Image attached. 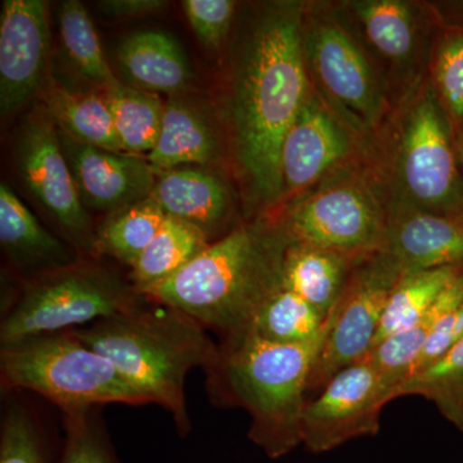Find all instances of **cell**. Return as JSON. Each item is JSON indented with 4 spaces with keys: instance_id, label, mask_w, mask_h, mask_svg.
<instances>
[{
    "instance_id": "obj_38",
    "label": "cell",
    "mask_w": 463,
    "mask_h": 463,
    "mask_svg": "<svg viewBox=\"0 0 463 463\" xmlns=\"http://www.w3.org/2000/svg\"><path fill=\"white\" fill-rule=\"evenodd\" d=\"M443 18L449 30H463V2H453L443 5Z\"/></svg>"
},
{
    "instance_id": "obj_12",
    "label": "cell",
    "mask_w": 463,
    "mask_h": 463,
    "mask_svg": "<svg viewBox=\"0 0 463 463\" xmlns=\"http://www.w3.org/2000/svg\"><path fill=\"white\" fill-rule=\"evenodd\" d=\"M303 51L323 93L347 123L373 127L383 111V94L364 52L340 24L312 14L303 24Z\"/></svg>"
},
{
    "instance_id": "obj_8",
    "label": "cell",
    "mask_w": 463,
    "mask_h": 463,
    "mask_svg": "<svg viewBox=\"0 0 463 463\" xmlns=\"http://www.w3.org/2000/svg\"><path fill=\"white\" fill-rule=\"evenodd\" d=\"M401 172L405 190L426 212L463 216L456 136L432 87L422 91L405 118Z\"/></svg>"
},
{
    "instance_id": "obj_26",
    "label": "cell",
    "mask_w": 463,
    "mask_h": 463,
    "mask_svg": "<svg viewBox=\"0 0 463 463\" xmlns=\"http://www.w3.org/2000/svg\"><path fill=\"white\" fill-rule=\"evenodd\" d=\"M166 216L151 196L112 213L96 232V255H108L132 268Z\"/></svg>"
},
{
    "instance_id": "obj_33",
    "label": "cell",
    "mask_w": 463,
    "mask_h": 463,
    "mask_svg": "<svg viewBox=\"0 0 463 463\" xmlns=\"http://www.w3.org/2000/svg\"><path fill=\"white\" fill-rule=\"evenodd\" d=\"M0 463H43L35 426L26 411L17 404L8 405L3 414Z\"/></svg>"
},
{
    "instance_id": "obj_37",
    "label": "cell",
    "mask_w": 463,
    "mask_h": 463,
    "mask_svg": "<svg viewBox=\"0 0 463 463\" xmlns=\"http://www.w3.org/2000/svg\"><path fill=\"white\" fill-rule=\"evenodd\" d=\"M166 5L163 0H106L99 3L100 9L111 17H142L157 14Z\"/></svg>"
},
{
    "instance_id": "obj_13",
    "label": "cell",
    "mask_w": 463,
    "mask_h": 463,
    "mask_svg": "<svg viewBox=\"0 0 463 463\" xmlns=\"http://www.w3.org/2000/svg\"><path fill=\"white\" fill-rule=\"evenodd\" d=\"M50 16L43 0H5L0 14V111L14 115L44 83Z\"/></svg>"
},
{
    "instance_id": "obj_7",
    "label": "cell",
    "mask_w": 463,
    "mask_h": 463,
    "mask_svg": "<svg viewBox=\"0 0 463 463\" xmlns=\"http://www.w3.org/2000/svg\"><path fill=\"white\" fill-rule=\"evenodd\" d=\"M403 270L389 252L364 259L355 268L339 303L326 319L325 337L307 385L315 395L344 368L373 349L383 312Z\"/></svg>"
},
{
    "instance_id": "obj_22",
    "label": "cell",
    "mask_w": 463,
    "mask_h": 463,
    "mask_svg": "<svg viewBox=\"0 0 463 463\" xmlns=\"http://www.w3.org/2000/svg\"><path fill=\"white\" fill-rule=\"evenodd\" d=\"M216 141L206 121L178 99L165 103L160 136L147 161L155 172L206 165L216 156Z\"/></svg>"
},
{
    "instance_id": "obj_23",
    "label": "cell",
    "mask_w": 463,
    "mask_h": 463,
    "mask_svg": "<svg viewBox=\"0 0 463 463\" xmlns=\"http://www.w3.org/2000/svg\"><path fill=\"white\" fill-rule=\"evenodd\" d=\"M205 232L183 219L167 215L155 239L130 268L137 291L172 279L210 245Z\"/></svg>"
},
{
    "instance_id": "obj_39",
    "label": "cell",
    "mask_w": 463,
    "mask_h": 463,
    "mask_svg": "<svg viewBox=\"0 0 463 463\" xmlns=\"http://www.w3.org/2000/svg\"><path fill=\"white\" fill-rule=\"evenodd\" d=\"M457 154H458L459 170H461L462 194H463V125L456 133Z\"/></svg>"
},
{
    "instance_id": "obj_24",
    "label": "cell",
    "mask_w": 463,
    "mask_h": 463,
    "mask_svg": "<svg viewBox=\"0 0 463 463\" xmlns=\"http://www.w3.org/2000/svg\"><path fill=\"white\" fill-rule=\"evenodd\" d=\"M462 304L463 269L441 292L437 303L419 325L380 341L365 355V359L397 389V395L405 381L412 376L417 359L435 323Z\"/></svg>"
},
{
    "instance_id": "obj_31",
    "label": "cell",
    "mask_w": 463,
    "mask_h": 463,
    "mask_svg": "<svg viewBox=\"0 0 463 463\" xmlns=\"http://www.w3.org/2000/svg\"><path fill=\"white\" fill-rule=\"evenodd\" d=\"M58 20L63 48L80 75L102 91L120 83L109 69L99 35L83 3L78 0L63 2Z\"/></svg>"
},
{
    "instance_id": "obj_15",
    "label": "cell",
    "mask_w": 463,
    "mask_h": 463,
    "mask_svg": "<svg viewBox=\"0 0 463 463\" xmlns=\"http://www.w3.org/2000/svg\"><path fill=\"white\" fill-rule=\"evenodd\" d=\"M349 137L339 121L310 94L283 139V192L315 183L349 152Z\"/></svg>"
},
{
    "instance_id": "obj_29",
    "label": "cell",
    "mask_w": 463,
    "mask_h": 463,
    "mask_svg": "<svg viewBox=\"0 0 463 463\" xmlns=\"http://www.w3.org/2000/svg\"><path fill=\"white\" fill-rule=\"evenodd\" d=\"M364 26L368 41L383 56L405 62L416 45V24L412 8L399 0H364L350 3Z\"/></svg>"
},
{
    "instance_id": "obj_3",
    "label": "cell",
    "mask_w": 463,
    "mask_h": 463,
    "mask_svg": "<svg viewBox=\"0 0 463 463\" xmlns=\"http://www.w3.org/2000/svg\"><path fill=\"white\" fill-rule=\"evenodd\" d=\"M70 332L106 356L149 403L165 408L179 434L191 430L185 379L194 368L209 373L221 358L203 325L145 297L127 312Z\"/></svg>"
},
{
    "instance_id": "obj_18",
    "label": "cell",
    "mask_w": 463,
    "mask_h": 463,
    "mask_svg": "<svg viewBox=\"0 0 463 463\" xmlns=\"http://www.w3.org/2000/svg\"><path fill=\"white\" fill-rule=\"evenodd\" d=\"M151 197L166 215L196 225L209 239L219 233L230 215L227 185L205 170L179 167L161 173Z\"/></svg>"
},
{
    "instance_id": "obj_20",
    "label": "cell",
    "mask_w": 463,
    "mask_h": 463,
    "mask_svg": "<svg viewBox=\"0 0 463 463\" xmlns=\"http://www.w3.org/2000/svg\"><path fill=\"white\" fill-rule=\"evenodd\" d=\"M118 60L124 75L149 93L174 96L184 90L192 79L182 45L164 32L133 33L121 43Z\"/></svg>"
},
{
    "instance_id": "obj_21",
    "label": "cell",
    "mask_w": 463,
    "mask_h": 463,
    "mask_svg": "<svg viewBox=\"0 0 463 463\" xmlns=\"http://www.w3.org/2000/svg\"><path fill=\"white\" fill-rule=\"evenodd\" d=\"M42 99L58 129L94 147L123 152L105 91L72 90L52 80Z\"/></svg>"
},
{
    "instance_id": "obj_2",
    "label": "cell",
    "mask_w": 463,
    "mask_h": 463,
    "mask_svg": "<svg viewBox=\"0 0 463 463\" xmlns=\"http://www.w3.org/2000/svg\"><path fill=\"white\" fill-rule=\"evenodd\" d=\"M289 242L279 221L241 224L210 243L181 272L141 294L225 337L243 334L265 301L282 288Z\"/></svg>"
},
{
    "instance_id": "obj_35",
    "label": "cell",
    "mask_w": 463,
    "mask_h": 463,
    "mask_svg": "<svg viewBox=\"0 0 463 463\" xmlns=\"http://www.w3.org/2000/svg\"><path fill=\"white\" fill-rule=\"evenodd\" d=\"M183 9L199 41L207 48H218L230 32L236 3L231 0H185Z\"/></svg>"
},
{
    "instance_id": "obj_19",
    "label": "cell",
    "mask_w": 463,
    "mask_h": 463,
    "mask_svg": "<svg viewBox=\"0 0 463 463\" xmlns=\"http://www.w3.org/2000/svg\"><path fill=\"white\" fill-rule=\"evenodd\" d=\"M362 260L330 250L289 242L283 257L282 288L306 300L327 319Z\"/></svg>"
},
{
    "instance_id": "obj_27",
    "label": "cell",
    "mask_w": 463,
    "mask_h": 463,
    "mask_svg": "<svg viewBox=\"0 0 463 463\" xmlns=\"http://www.w3.org/2000/svg\"><path fill=\"white\" fill-rule=\"evenodd\" d=\"M116 136L125 154H149L156 145L165 103L157 94L121 83L105 91Z\"/></svg>"
},
{
    "instance_id": "obj_14",
    "label": "cell",
    "mask_w": 463,
    "mask_h": 463,
    "mask_svg": "<svg viewBox=\"0 0 463 463\" xmlns=\"http://www.w3.org/2000/svg\"><path fill=\"white\" fill-rule=\"evenodd\" d=\"M58 136L84 206L112 214L151 196L156 179L148 161L79 142L61 129Z\"/></svg>"
},
{
    "instance_id": "obj_17",
    "label": "cell",
    "mask_w": 463,
    "mask_h": 463,
    "mask_svg": "<svg viewBox=\"0 0 463 463\" xmlns=\"http://www.w3.org/2000/svg\"><path fill=\"white\" fill-rule=\"evenodd\" d=\"M0 242L14 267L35 279L76 263L65 243L39 223L5 183L0 184Z\"/></svg>"
},
{
    "instance_id": "obj_34",
    "label": "cell",
    "mask_w": 463,
    "mask_h": 463,
    "mask_svg": "<svg viewBox=\"0 0 463 463\" xmlns=\"http://www.w3.org/2000/svg\"><path fill=\"white\" fill-rule=\"evenodd\" d=\"M61 463H114L108 443L88 411L66 413V440Z\"/></svg>"
},
{
    "instance_id": "obj_16",
    "label": "cell",
    "mask_w": 463,
    "mask_h": 463,
    "mask_svg": "<svg viewBox=\"0 0 463 463\" xmlns=\"http://www.w3.org/2000/svg\"><path fill=\"white\" fill-rule=\"evenodd\" d=\"M383 251L403 273L463 267V216L421 210L388 219Z\"/></svg>"
},
{
    "instance_id": "obj_11",
    "label": "cell",
    "mask_w": 463,
    "mask_h": 463,
    "mask_svg": "<svg viewBox=\"0 0 463 463\" xmlns=\"http://www.w3.org/2000/svg\"><path fill=\"white\" fill-rule=\"evenodd\" d=\"M16 160L18 173L27 190L72 245L96 255V232L91 230L90 219L63 154L56 124L47 112H33L21 124Z\"/></svg>"
},
{
    "instance_id": "obj_10",
    "label": "cell",
    "mask_w": 463,
    "mask_h": 463,
    "mask_svg": "<svg viewBox=\"0 0 463 463\" xmlns=\"http://www.w3.org/2000/svg\"><path fill=\"white\" fill-rule=\"evenodd\" d=\"M397 392L367 359L344 368L313 398L301 419V444L326 453L354 439L376 437L383 407Z\"/></svg>"
},
{
    "instance_id": "obj_4",
    "label": "cell",
    "mask_w": 463,
    "mask_h": 463,
    "mask_svg": "<svg viewBox=\"0 0 463 463\" xmlns=\"http://www.w3.org/2000/svg\"><path fill=\"white\" fill-rule=\"evenodd\" d=\"M325 331L312 343L286 345L246 331L225 337L218 364L206 373L213 397L248 411L250 440L270 458L301 444L307 385Z\"/></svg>"
},
{
    "instance_id": "obj_28",
    "label": "cell",
    "mask_w": 463,
    "mask_h": 463,
    "mask_svg": "<svg viewBox=\"0 0 463 463\" xmlns=\"http://www.w3.org/2000/svg\"><path fill=\"white\" fill-rule=\"evenodd\" d=\"M325 327L318 310L282 288L265 301L248 331L270 343L297 345L318 339Z\"/></svg>"
},
{
    "instance_id": "obj_5",
    "label": "cell",
    "mask_w": 463,
    "mask_h": 463,
    "mask_svg": "<svg viewBox=\"0 0 463 463\" xmlns=\"http://www.w3.org/2000/svg\"><path fill=\"white\" fill-rule=\"evenodd\" d=\"M0 373L3 386L36 392L65 413L99 404L149 403L106 356L70 331L2 345Z\"/></svg>"
},
{
    "instance_id": "obj_36",
    "label": "cell",
    "mask_w": 463,
    "mask_h": 463,
    "mask_svg": "<svg viewBox=\"0 0 463 463\" xmlns=\"http://www.w3.org/2000/svg\"><path fill=\"white\" fill-rule=\"evenodd\" d=\"M463 340V304L438 319L417 359L414 373L446 355Z\"/></svg>"
},
{
    "instance_id": "obj_6",
    "label": "cell",
    "mask_w": 463,
    "mask_h": 463,
    "mask_svg": "<svg viewBox=\"0 0 463 463\" xmlns=\"http://www.w3.org/2000/svg\"><path fill=\"white\" fill-rule=\"evenodd\" d=\"M143 295L116 274L74 263L33 279L3 318L0 343L87 327L138 306Z\"/></svg>"
},
{
    "instance_id": "obj_30",
    "label": "cell",
    "mask_w": 463,
    "mask_h": 463,
    "mask_svg": "<svg viewBox=\"0 0 463 463\" xmlns=\"http://www.w3.org/2000/svg\"><path fill=\"white\" fill-rule=\"evenodd\" d=\"M411 395L431 402L448 422L463 432V340L405 381L398 398Z\"/></svg>"
},
{
    "instance_id": "obj_9",
    "label": "cell",
    "mask_w": 463,
    "mask_h": 463,
    "mask_svg": "<svg viewBox=\"0 0 463 463\" xmlns=\"http://www.w3.org/2000/svg\"><path fill=\"white\" fill-rule=\"evenodd\" d=\"M291 242L364 259L383 251L388 216L367 187L340 182L295 203L281 219Z\"/></svg>"
},
{
    "instance_id": "obj_32",
    "label": "cell",
    "mask_w": 463,
    "mask_h": 463,
    "mask_svg": "<svg viewBox=\"0 0 463 463\" xmlns=\"http://www.w3.org/2000/svg\"><path fill=\"white\" fill-rule=\"evenodd\" d=\"M434 80V90L456 136L463 125V30H449L439 43Z\"/></svg>"
},
{
    "instance_id": "obj_25",
    "label": "cell",
    "mask_w": 463,
    "mask_h": 463,
    "mask_svg": "<svg viewBox=\"0 0 463 463\" xmlns=\"http://www.w3.org/2000/svg\"><path fill=\"white\" fill-rule=\"evenodd\" d=\"M462 269L463 267H444L402 274L386 304L373 346L419 325Z\"/></svg>"
},
{
    "instance_id": "obj_1",
    "label": "cell",
    "mask_w": 463,
    "mask_h": 463,
    "mask_svg": "<svg viewBox=\"0 0 463 463\" xmlns=\"http://www.w3.org/2000/svg\"><path fill=\"white\" fill-rule=\"evenodd\" d=\"M303 24L298 3L265 7L234 72L231 114L237 157L252 192L267 203L283 194V139L310 96Z\"/></svg>"
}]
</instances>
